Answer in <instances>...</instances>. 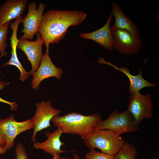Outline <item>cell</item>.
Here are the masks:
<instances>
[{
	"instance_id": "cell-1",
	"label": "cell",
	"mask_w": 159,
	"mask_h": 159,
	"mask_svg": "<svg viewBox=\"0 0 159 159\" xmlns=\"http://www.w3.org/2000/svg\"><path fill=\"white\" fill-rule=\"evenodd\" d=\"M87 16L86 13L80 11H47L43 15L38 29L46 51L49 52L50 43L60 41L65 37L69 27L80 24Z\"/></svg>"
},
{
	"instance_id": "cell-2",
	"label": "cell",
	"mask_w": 159,
	"mask_h": 159,
	"mask_svg": "<svg viewBox=\"0 0 159 159\" xmlns=\"http://www.w3.org/2000/svg\"><path fill=\"white\" fill-rule=\"evenodd\" d=\"M98 113L85 115L76 112L54 116L51 121L63 133L77 135L84 139L93 133L102 121Z\"/></svg>"
},
{
	"instance_id": "cell-3",
	"label": "cell",
	"mask_w": 159,
	"mask_h": 159,
	"mask_svg": "<svg viewBox=\"0 0 159 159\" xmlns=\"http://www.w3.org/2000/svg\"><path fill=\"white\" fill-rule=\"evenodd\" d=\"M83 140L90 150L97 148L102 153L115 156L127 142L120 135L108 129L97 130Z\"/></svg>"
},
{
	"instance_id": "cell-4",
	"label": "cell",
	"mask_w": 159,
	"mask_h": 159,
	"mask_svg": "<svg viewBox=\"0 0 159 159\" xmlns=\"http://www.w3.org/2000/svg\"><path fill=\"white\" fill-rule=\"evenodd\" d=\"M110 130L121 135L139 130L130 113L127 110L120 113L116 110L113 111L105 120L98 125L97 130Z\"/></svg>"
},
{
	"instance_id": "cell-5",
	"label": "cell",
	"mask_w": 159,
	"mask_h": 159,
	"mask_svg": "<svg viewBox=\"0 0 159 159\" xmlns=\"http://www.w3.org/2000/svg\"><path fill=\"white\" fill-rule=\"evenodd\" d=\"M129 103L127 110L132 116L136 124L139 126L145 119L153 117V102L151 95H143L140 92L130 94Z\"/></svg>"
},
{
	"instance_id": "cell-6",
	"label": "cell",
	"mask_w": 159,
	"mask_h": 159,
	"mask_svg": "<svg viewBox=\"0 0 159 159\" xmlns=\"http://www.w3.org/2000/svg\"><path fill=\"white\" fill-rule=\"evenodd\" d=\"M32 118L25 121H17L13 114L4 119L0 118V132L6 140L4 148L7 150L12 148L14 144V140L20 133L34 128Z\"/></svg>"
},
{
	"instance_id": "cell-7",
	"label": "cell",
	"mask_w": 159,
	"mask_h": 159,
	"mask_svg": "<svg viewBox=\"0 0 159 159\" xmlns=\"http://www.w3.org/2000/svg\"><path fill=\"white\" fill-rule=\"evenodd\" d=\"M112 47L120 53L132 54L136 53L141 48L142 44L138 37L129 32L119 29L113 24L110 27Z\"/></svg>"
},
{
	"instance_id": "cell-8",
	"label": "cell",
	"mask_w": 159,
	"mask_h": 159,
	"mask_svg": "<svg viewBox=\"0 0 159 159\" xmlns=\"http://www.w3.org/2000/svg\"><path fill=\"white\" fill-rule=\"evenodd\" d=\"M36 110L32 118L34 130L31 137V140L35 142V137L37 132L43 130L50 127V122L54 116L59 115L61 110L56 109L52 106L51 100L35 104Z\"/></svg>"
},
{
	"instance_id": "cell-9",
	"label": "cell",
	"mask_w": 159,
	"mask_h": 159,
	"mask_svg": "<svg viewBox=\"0 0 159 159\" xmlns=\"http://www.w3.org/2000/svg\"><path fill=\"white\" fill-rule=\"evenodd\" d=\"M44 9L45 4L41 2L39 4L38 8L36 2L29 4L28 13L21 21L24 27L21 32L24 34L20 39L32 40L34 35L38 33L39 26Z\"/></svg>"
},
{
	"instance_id": "cell-10",
	"label": "cell",
	"mask_w": 159,
	"mask_h": 159,
	"mask_svg": "<svg viewBox=\"0 0 159 159\" xmlns=\"http://www.w3.org/2000/svg\"><path fill=\"white\" fill-rule=\"evenodd\" d=\"M36 35L37 39L34 41L26 39H19L16 47L24 52L27 57V60L30 62L32 69L29 72L31 76L38 69L43 55L42 48L44 42L39 33Z\"/></svg>"
},
{
	"instance_id": "cell-11",
	"label": "cell",
	"mask_w": 159,
	"mask_h": 159,
	"mask_svg": "<svg viewBox=\"0 0 159 159\" xmlns=\"http://www.w3.org/2000/svg\"><path fill=\"white\" fill-rule=\"evenodd\" d=\"M63 72L62 69L57 67L53 63L49 52L46 51L38 69L32 75V88L37 90L41 82L48 78L53 77L57 79L61 78Z\"/></svg>"
},
{
	"instance_id": "cell-12",
	"label": "cell",
	"mask_w": 159,
	"mask_h": 159,
	"mask_svg": "<svg viewBox=\"0 0 159 159\" xmlns=\"http://www.w3.org/2000/svg\"><path fill=\"white\" fill-rule=\"evenodd\" d=\"M26 0H7L0 6V26L21 16Z\"/></svg>"
},
{
	"instance_id": "cell-13",
	"label": "cell",
	"mask_w": 159,
	"mask_h": 159,
	"mask_svg": "<svg viewBox=\"0 0 159 159\" xmlns=\"http://www.w3.org/2000/svg\"><path fill=\"white\" fill-rule=\"evenodd\" d=\"M62 133V130L58 128L52 133L47 132L45 135L47 139L43 142L34 143L33 147L36 149L42 150L53 156L59 155L67 152V151L61 149V146L64 144L60 139Z\"/></svg>"
},
{
	"instance_id": "cell-14",
	"label": "cell",
	"mask_w": 159,
	"mask_h": 159,
	"mask_svg": "<svg viewBox=\"0 0 159 159\" xmlns=\"http://www.w3.org/2000/svg\"><path fill=\"white\" fill-rule=\"evenodd\" d=\"M111 11L105 25L101 28L91 32L82 33V38L92 40L109 50L112 49V37L110 25L112 18Z\"/></svg>"
},
{
	"instance_id": "cell-15",
	"label": "cell",
	"mask_w": 159,
	"mask_h": 159,
	"mask_svg": "<svg viewBox=\"0 0 159 159\" xmlns=\"http://www.w3.org/2000/svg\"><path fill=\"white\" fill-rule=\"evenodd\" d=\"M98 62L99 63H104L110 65L115 69L120 71L125 74L130 80V85L129 90L130 94L140 92L141 89L145 87H155L156 86L155 85L149 82L143 78L141 69L138 74L134 76L130 73V70L127 68L122 67L120 68L118 67L111 63L105 61L102 58L99 59Z\"/></svg>"
},
{
	"instance_id": "cell-16",
	"label": "cell",
	"mask_w": 159,
	"mask_h": 159,
	"mask_svg": "<svg viewBox=\"0 0 159 159\" xmlns=\"http://www.w3.org/2000/svg\"><path fill=\"white\" fill-rule=\"evenodd\" d=\"M112 6V14L115 19V26L119 29L126 30L134 36L139 37V31L134 23L124 14L116 3L113 2Z\"/></svg>"
},
{
	"instance_id": "cell-17",
	"label": "cell",
	"mask_w": 159,
	"mask_h": 159,
	"mask_svg": "<svg viewBox=\"0 0 159 159\" xmlns=\"http://www.w3.org/2000/svg\"><path fill=\"white\" fill-rule=\"evenodd\" d=\"M13 31L12 35L9 37L10 44L11 48V56L8 62L2 65L1 66L4 67L9 65H14L16 67L20 72L19 80L24 82L27 80L30 75L29 72H27L24 68L19 61L16 54V49L18 40L17 37V28L14 27L12 29Z\"/></svg>"
},
{
	"instance_id": "cell-18",
	"label": "cell",
	"mask_w": 159,
	"mask_h": 159,
	"mask_svg": "<svg viewBox=\"0 0 159 159\" xmlns=\"http://www.w3.org/2000/svg\"><path fill=\"white\" fill-rule=\"evenodd\" d=\"M137 154L135 147L127 142L115 156L117 159H135Z\"/></svg>"
},
{
	"instance_id": "cell-19",
	"label": "cell",
	"mask_w": 159,
	"mask_h": 159,
	"mask_svg": "<svg viewBox=\"0 0 159 159\" xmlns=\"http://www.w3.org/2000/svg\"><path fill=\"white\" fill-rule=\"evenodd\" d=\"M10 23V22H8L0 26V56L1 57L7 54L6 50L7 45L6 41Z\"/></svg>"
},
{
	"instance_id": "cell-20",
	"label": "cell",
	"mask_w": 159,
	"mask_h": 159,
	"mask_svg": "<svg viewBox=\"0 0 159 159\" xmlns=\"http://www.w3.org/2000/svg\"><path fill=\"white\" fill-rule=\"evenodd\" d=\"M84 159H117L115 155L108 154L91 150L85 155Z\"/></svg>"
},
{
	"instance_id": "cell-21",
	"label": "cell",
	"mask_w": 159,
	"mask_h": 159,
	"mask_svg": "<svg viewBox=\"0 0 159 159\" xmlns=\"http://www.w3.org/2000/svg\"><path fill=\"white\" fill-rule=\"evenodd\" d=\"M15 154L16 159H28V157L25 147L21 143H18L17 144Z\"/></svg>"
},
{
	"instance_id": "cell-22",
	"label": "cell",
	"mask_w": 159,
	"mask_h": 159,
	"mask_svg": "<svg viewBox=\"0 0 159 159\" xmlns=\"http://www.w3.org/2000/svg\"><path fill=\"white\" fill-rule=\"evenodd\" d=\"M1 71L0 70V74ZM8 83H6L4 81L0 80V90L3 89ZM0 102L4 103L9 105L10 107V110H16L18 108V104L15 102H10L5 100L0 97Z\"/></svg>"
},
{
	"instance_id": "cell-23",
	"label": "cell",
	"mask_w": 159,
	"mask_h": 159,
	"mask_svg": "<svg viewBox=\"0 0 159 159\" xmlns=\"http://www.w3.org/2000/svg\"><path fill=\"white\" fill-rule=\"evenodd\" d=\"M6 140L0 132V146H5L6 144Z\"/></svg>"
},
{
	"instance_id": "cell-24",
	"label": "cell",
	"mask_w": 159,
	"mask_h": 159,
	"mask_svg": "<svg viewBox=\"0 0 159 159\" xmlns=\"http://www.w3.org/2000/svg\"><path fill=\"white\" fill-rule=\"evenodd\" d=\"M6 151L7 150L4 148V146H0V154H5Z\"/></svg>"
},
{
	"instance_id": "cell-25",
	"label": "cell",
	"mask_w": 159,
	"mask_h": 159,
	"mask_svg": "<svg viewBox=\"0 0 159 159\" xmlns=\"http://www.w3.org/2000/svg\"><path fill=\"white\" fill-rule=\"evenodd\" d=\"M52 159H70L69 158H60L59 155H54L53 156Z\"/></svg>"
},
{
	"instance_id": "cell-26",
	"label": "cell",
	"mask_w": 159,
	"mask_h": 159,
	"mask_svg": "<svg viewBox=\"0 0 159 159\" xmlns=\"http://www.w3.org/2000/svg\"><path fill=\"white\" fill-rule=\"evenodd\" d=\"M73 157L74 159H81L79 156L76 153L73 154Z\"/></svg>"
},
{
	"instance_id": "cell-27",
	"label": "cell",
	"mask_w": 159,
	"mask_h": 159,
	"mask_svg": "<svg viewBox=\"0 0 159 159\" xmlns=\"http://www.w3.org/2000/svg\"><path fill=\"white\" fill-rule=\"evenodd\" d=\"M151 159H159V158H158V159H156V158H153Z\"/></svg>"
},
{
	"instance_id": "cell-28",
	"label": "cell",
	"mask_w": 159,
	"mask_h": 159,
	"mask_svg": "<svg viewBox=\"0 0 159 159\" xmlns=\"http://www.w3.org/2000/svg\"><path fill=\"white\" fill-rule=\"evenodd\" d=\"M1 56H0V58H1Z\"/></svg>"
}]
</instances>
